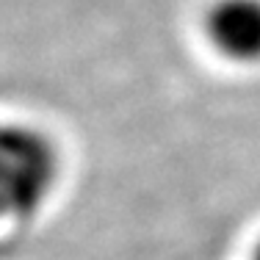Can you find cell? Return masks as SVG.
Returning <instances> with one entry per match:
<instances>
[{
    "instance_id": "3957f363",
    "label": "cell",
    "mask_w": 260,
    "mask_h": 260,
    "mask_svg": "<svg viewBox=\"0 0 260 260\" xmlns=\"http://www.w3.org/2000/svg\"><path fill=\"white\" fill-rule=\"evenodd\" d=\"M252 260H260V241L255 244V252H252Z\"/></svg>"
},
{
    "instance_id": "6da1fadb",
    "label": "cell",
    "mask_w": 260,
    "mask_h": 260,
    "mask_svg": "<svg viewBox=\"0 0 260 260\" xmlns=\"http://www.w3.org/2000/svg\"><path fill=\"white\" fill-rule=\"evenodd\" d=\"M61 180V152L50 133L28 122H0V221L30 219Z\"/></svg>"
},
{
    "instance_id": "7a4b0ae2",
    "label": "cell",
    "mask_w": 260,
    "mask_h": 260,
    "mask_svg": "<svg viewBox=\"0 0 260 260\" xmlns=\"http://www.w3.org/2000/svg\"><path fill=\"white\" fill-rule=\"evenodd\" d=\"M210 47L238 64L260 61V0H216L205 14Z\"/></svg>"
}]
</instances>
